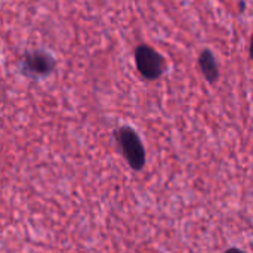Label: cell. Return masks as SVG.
Wrapping results in <instances>:
<instances>
[{
	"label": "cell",
	"mask_w": 253,
	"mask_h": 253,
	"mask_svg": "<svg viewBox=\"0 0 253 253\" xmlns=\"http://www.w3.org/2000/svg\"><path fill=\"white\" fill-rule=\"evenodd\" d=\"M114 141L130 169L142 170L145 168L147 153L136 130L129 126H120L114 130Z\"/></svg>",
	"instance_id": "obj_1"
},
{
	"label": "cell",
	"mask_w": 253,
	"mask_h": 253,
	"mask_svg": "<svg viewBox=\"0 0 253 253\" xmlns=\"http://www.w3.org/2000/svg\"><path fill=\"white\" fill-rule=\"evenodd\" d=\"M135 64L138 73L148 82L159 80L166 71L163 55L148 44H139L135 49Z\"/></svg>",
	"instance_id": "obj_2"
},
{
	"label": "cell",
	"mask_w": 253,
	"mask_h": 253,
	"mask_svg": "<svg viewBox=\"0 0 253 253\" xmlns=\"http://www.w3.org/2000/svg\"><path fill=\"white\" fill-rule=\"evenodd\" d=\"M56 67L55 58L44 50L27 52L21 61V71L30 77H46Z\"/></svg>",
	"instance_id": "obj_3"
},
{
	"label": "cell",
	"mask_w": 253,
	"mask_h": 253,
	"mask_svg": "<svg viewBox=\"0 0 253 253\" xmlns=\"http://www.w3.org/2000/svg\"><path fill=\"white\" fill-rule=\"evenodd\" d=\"M199 67H200V71H202L203 77L206 79V82H209L211 84L218 82L219 65H218V61H216V58L211 49L202 50V53L199 56Z\"/></svg>",
	"instance_id": "obj_4"
}]
</instances>
